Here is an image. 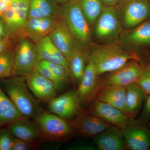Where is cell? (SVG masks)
Wrapping results in <instances>:
<instances>
[{"instance_id": "17", "label": "cell", "mask_w": 150, "mask_h": 150, "mask_svg": "<svg viewBox=\"0 0 150 150\" xmlns=\"http://www.w3.org/2000/svg\"><path fill=\"white\" fill-rule=\"evenodd\" d=\"M35 45L38 62L45 61L62 65L66 69L72 79L68 60L54 45L48 35Z\"/></svg>"}, {"instance_id": "32", "label": "cell", "mask_w": 150, "mask_h": 150, "mask_svg": "<svg viewBox=\"0 0 150 150\" xmlns=\"http://www.w3.org/2000/svg\"><path fill=\"white\" fill-rule=\"evenodd\" d=\"M14 137L8 129L0 130V150H12Z\"/></svg>"}, {"instance_id": "38", "label": "cell", "mask_w": 150, "mask_h": 150, "mask_svg": "<svg viewBox=\"0 0 150 150\" xmlns=\"http://www.w3.org/2000/svg\"><path fill=\"white\" fill-rule=\"evenodd\" d=\"M120 0H102L105 6H114Z\"/></svg>"}, {"instance_id": "1", "label": "cell", "mask_w": 150, "mask_h": 150, "mask_svg": "<svg viewBox=\"0 0 150 150\" xmlns=\"http://www.w3.org/2000/svg\"><path fill=\"white\" fill-rule=\"evenodd\" d=\"M132 60L141 61V57L124 49L118 41L93 43L88 52V61L93 63L99 76L113 71Z\"/></svg>"}, {"instance_id": "34", "label": "cell", "mask_w": 150, "mask_h": 150, "mask_svg": "<svg viewBox=\"0 0 150 150\" xmlns=\"http://www.w3.org/2000/svg\"><path fill=\"white\" fill-rule=\"evenodd\" d=\"M144 102L139 122L143 125L150 121V94L147 96Z\"/></svg>"}, {"instance_id": "8", "label": "cell", "mask_w": 150, "mask_h": 150, "mask_svg": "<svg viewBox=\"0 0 150 150\" xmlns=\"http://www.w3.org/2000/svg\"><path fill=\"white\" fill-rule=\"evenodd\" d=\"M17 41L13 75L26 76L36 69L38 63L35 44L25 36Z\"/></svg>"}, {"instance_id": "37", "label": "cell", "mask_w": 150, "mask_h": 150, "mask_svg": "<svg viewBox=\"0 0 150 150\" xmlns=\"http://www.w3.org/2000/svg\"><path fill=\"white\" fill-rule=\"evenodd\" d=\"M8 37L6 26L1 17L0 16V38Z\"/></svg>"}, {"instance_id": "33", "label": "cell", "mask_w": 150, "mask_h": 150, "mask_svg": "<svg viewBox=\"0 0 150 150\" xmlns=\"http://www.w3.org/2000/svg\"><path fill=\"white\" fill-rule=\"evenodd\" d=\"M136 83L147 96L150 94V71L146 67Z\"/></svg>"}, {"instance_id": "35", "label": "cell", "mask_w": 150, "mask_h": 150, "mask_svg": "<svg viewBox=\"0 0 150 150\" xmlns=\"http://www.w3.org/2000/svg\"><path fill=\"white\" fill-rule=\"evenodd\" d=\"M13 39L8 37L0 38V54L11 49Z\"/></svg>"}, {"instance_id": "3", "label": "cell", "mask_w": 150, "mask_h": 150, "mask_svg": "<svg viewBox=\"0 0 150 150\" xmlns=\"http://www.w3.org/2000/svg\"><path fill=\"white\" fill-rule=\"evenodd\" d=\"M2 82L6 93L23 117L34 119L43 110L30 90L25 76H17Z\"/></svg>"}, {"instance_id": "14", "label": "cell", "mask_w": 150, "mask_h": 150, "mask_svg": "<svg viewBox=\"0 0 150 150\" xmlns=\"http://www.w3.org/2000/svg\"><path fill=\"white\" fill-rule=\"evenodd\" d=\"M75 131L86 137H94L111 125L88 112H81L69 121Z\"/></svg>"}, {"instance_id": "29", "label": "cell", "mask_w": 150, "mask_h": 150, "mask_svg": "<svg viewBox=\"0 0 150 150\" xmlns=\"http://www.w3.org/2000/svg\"><path fill=\"white\" fill-rule=\"evenodd\" d=\"M36 69L40 74L54 84L58 92L62 90L68 84L56 76L47 67L42 64L40 62L38 63Z\"/></svg>"}, {"instance_id": "12", "label": "cell", "mask_w": 150, "mask_h": 150, "mask_svg": "<svg viewBox=\"0 0 150 150\" xmlns=\"http://www.w3.org/2000/svg\"><path fill=\"white\" fill-rule=\"evenodd\" d=\"M92 101L88 112L111 126H117L123 130L128 126L130 122L129 116L123 111L96 98Z\"/></svg>"}, {"instance_id": "24", "label": "cell", "mask_w": 150, "mask_h": 150, "mask_svg": "<svg viewBox=\"0 0 150 150\" xmlns=\"http://www.w3.org/2000/svg\"><path fill=\"white\" fill-rule=\"evenodd\" d=\"M126 89V114L134 118L140 111L147 95L136 83L127 86Z\"/></svg>"}, {"instance_id": "20", "label": "cell", "mask_w": 150, "mask_h": 150, "mask_svg": "<svg viewBox=\"0 0 150 150\" xmlns=\"http://www.w3.org/2000/svg\"><path fill=\"white\" fill-rule=\"evenodd\" d=\"M94 141L100 150H123L126 149L123 129L110 126L94 137Z\"/></svg>"}, {"instance_id": "28", "label": "cell", "mask_w": 150, "mask_h": 150, "mask_svg": "<svg viewBox=\"0 0 150 150\" xmlns=\"http://www.w3.org/2000/svg\"><path fill=\"white\" fill-rule=\"evenodd\" d=\"M15 50L11 49L0 54V78H8L13 75Z\"/></svg>"}, {"instance_id": "23", "label": "cell", "mask_w": 150, "mask_h": 150, "mask_svg": "<svg viewBox=\"0 0 150 150\" xmlns=\"http://www.w3.org/2000/svg\"><path fill=\"white\" fill-rule=\"evenodd\" d=\"M28 19L61 15L62 6L54 0H28Z\"/></svg>"}, {"instance_id": "27", "label": "cell", "mask_w": 150, "mask_h": 150, "mask_svg": "<svg viewBox=\"0 0 150 150\" xmlns=\"http://www.w3.org/2000/svg\"><path fill=\"white\" fill-rule=\"evenodd\" d=\"M82 11L92 26L102 13L105 6L102 0H78Z\"/></svg>"}, {"instance_id": "36", "label": "cell", "mask_w": 150, "mask_h": 150, "mask_svg": "<svg viewBox=\"0 0 150 150\" xmlns=\"http://www.w3.org/2000/svg\"><path fill=\"white\" fill-rule=\"evenodd\" d=\"M12 0H0V16L4 14L8 8Z\"/></svg>"}, {"instance_id": "25", "label": "cell", "mask_w": 150, "mask_h": 150, "mask_svg": "<svg viewBox=\"0 0 150 150\" xmlns=\"http://www.w3.org/2000/svg\"><path fill=\"white\" fill-rule=\"evenodd\" d=\"M23 117L0 87V127Z\"/></svg>"}, {"instance_id": "13", "label": "cell", "mask_w": 150, "mask_h": 150, "mask_svg": "<svg viewBox=\"0 0 150 150\" xmlns=\"http://www.w3.org/2000/svg\"><path fill=\"white\" fill-rule=\"evenodd\" d=\"M61 20V15L28 19L25 30L24 36L34 44L49 35Z\"/></svg>"}, {"instance_id": "18", "label": "cell", "mask_w": 150, "mask_h": 150, "mask_svg": "<svg viewBox=\"0 0 150 150\" xmlns=\"http://www.w3.org/2000/svg\"><path fill=\"white\" fill-rule=\"evenodd\" d=\"M48 36L68 61L75 51H82L78 47L62 18L59 24Z\"/></svg>"}, {"instance_id": "16", "label": "cell", "mask_w": 150, "mask_h": 150, "mask_svg": "<svg viewBox=\"0 0 150 150\" xmlns=\"http://www.w3.org/2000/svg\"><path fill=\"white\" fill-rule=\"evenodd\" d=\"M25 77L30 90L37 99L48 103L56 96L58 91L54 84L40 74L36 69Z\"/></svg>"}, {"instance_id": "4", "label": "cell", "mask_w": 150, "mask_h": 150, "mask_svg": "<svg viewBox=\"0 0 150 150\" xmlns=\"http://www.w3.org/2000/svg\"><path fill=\"white\" fill-rule=\"evenodd\" d=\"M93 40L96 43L118 41L123 29L115 6H105L91 27Z\"/></svg>"}, {"instance_id": "7", "label": "cell", "mask_w": 150, "mask_h": 150, "mask_svg": "<svg viewBox=\"0 0 150 150\" xmlns=\"http://www.w3.org/2000/svg\"><path fill=\"white\" fill-rule=\"evenodd\" d=\"M28 11V0L12 1L8 8L1 16L8 37L17 40L24 36Z\"/></svg>"}, {"instance_id": "31", "label": "cell", "mask_w": 150, "mask_h": 150, "mask_svg": "<svg viewBox=\"0 0 150 150\" xmlns=\"http://www.w3.org/2000/svg\"><path fill=\"white\" fill-rule=\"evenodd\" d=\"M39 141H30L20 139L14 137L12 150H30L36 149L39 146Z\"/></svg>"}, {"instance_id": "21", "label": "cell", "mask_w": 150, "mask_h": 150, "mask_svg": "<svg viewBox=\"0 0 150 150\" xmlns=\"http://www.w3.org/2000/svg\"><path fill=\"white\" fill-rule=\"evenodd\" d=\"M8 130L14 138L30 141H40L41 135L35 121L29 118H20L9 124Z\"/></svg>"}, {"instance_id": "9", "label": "cell", "mask_w": 150, "mask_h": 150, "mask_svg": "<svg viewBox=\"0 0 150 150\" xmlns=\"http://www.w3.org/2000/svg\"><path fill=\"white\" fill-rule=\"evenodd\" d=\"M145 69V67L141 64L140 61H129L119 69L108 73L101 80H98L96 93L100 89L105 86L113 85L126 87L135 83Z\"/></svg>"}, {"instance_id": "5", "label": "cell", "mask_w": 150, "mask_h": 150, "mask_svg": "<svg viewBox=\"0 0 150 150\" xmlns=\"http://www.w3.org/2000/svg\"><path fill=\"white\" fill-rule=\"evenodd\" d=\"M34 119L40 130L41 141H66L75 131L69 121L51 112L42 110Z\"/></svg>"}, {"instance_id": "6", "label": "cell", "mask_w": 150, "mask_h": 150, "mask_svg": "<svg viewBox=\"0 0 150 150\" xmlns=\"http://www.w3.org/2000/svg\"><path fill=\"white\" fill-rule=\"evenodd\" d=\"M114 6L123 30L133 29L150 18V0H120Z\"/></svg>"}, {"instance_id": "11", "label": "cell", "mask_w": 150, "mask_h": 150, "mask_svg": "<svg viewBox=\"0 0 150 150\" xmlns=\"http://www.w3.org/2000/svg\"><path fill=\"white\" fill-rule=\"evenodd\" d=\"M81 104L76 91H71L52 98L48 108L51 113L70 121L80 112Z\"/></svg>"}, {"instance_id": "40", "label": "cell", "mask_w": 150, "mask_h": 150, "mask_svg": "<svg viewBox=\"0 0 150 150\" xmlns=\"http://www.w3.org/2000/svg\"><path fill=\"white\" fill-rule=\"evenodd\" d=\"M146 69L149 70V71H150V63L149 65L147 66L146 67Z\"/></svg>"}, {"instance_id": "39", "label": "cell", "mask_w": 150, "mask_h": 150, "mask_svg": "<svg viewBox=\"0 0 150 150\" xmlns=\"http://www.w3.org/2000/svg\"><path fill=\"white\" fill-rule=\"evenodd\" d=\"M54 1L58 4L62 6L66 4V3L71 1H74V0H54Z\"/></svg>"}, {"instance_id": "15", "label": "cell", "mask_w": 150, "mask_h": 150, "mask_svg": "<svg viewBox=\"0 0 150 150\" xmlns=\"http://www.w3.org/2000/svg\"><path fill=\"white\" fill-rule=\"evenodd\" d=\"M140 122L129 123L123 129L126 147L131 150L150 149V131Z\"/></svg>"}, {"instance_id": "2", "label": "cell", "mask_w": 150, "mask_h": 150, "mask_svg": "<svg viewBox=\"0 0 150 150\" xmlns=\"http://www.w3.org/2000/svg\"><path fill=\"white\" fill-rule=\"evenodd\" d=\"M61 18L78 47L88 52L93 44L91 27L84 16L78 0L62 6Z\"/></svg>"}, {"instance_id": "41", "label": "cell", "mask_w": 150, "mask_h": 150, "mask_svg": "<svg viewBox=\"0 0 150 150\" xmlns=\"http://www.w3.org/2000/svg\"><path fill=\"white\" fill-rule=\"evenodd\" d=\"M148 126L149 128L150 129V121L148 122Z\"/></svg>"}, {"instance_id": "30", "label": "cell", "mask_w": 150, "mask_h": 150, "mask_svg": "<svg viewBox=\"0 0 150 150\" xmlns=\"http://www.w3.org/2000/svg\"><path fill=\"white\" fill-rule=\"evenodd\" d=\"M38 62L47 67L56 76L65 81L68 84H70L71 78L66 69L62 65L45 61H41Z\"/></svg>"}, {"instance_id": "22", "label": "cell", "mask_w": 150, "mask_h": 150, "mask_svg": "<svg viewBox=\"0 0 150 150\" xmlns=\"http://www.w3.org/2000/svg\"><path fill=\"white\" fill-rule=\"evenodd\" d=\"M94 98L108 103L126 114L125 87L113 85L103 87L97 92Z\"/></svg>"}, {"instance_id": "19", "label": "cell", "mask_w": 150, "mask_h": 150, "mask_svg": "<svg viewBox=\"0 0 150 150\" xmlns=\"http://www.w3.org/2000/svg\"><path fill=\"white\" fill-rule=\"evenodd\" d=\"M98 76L93 63L88 61L83 76L76 91L81 103H89L94 99Z\"/></svg>"}, {"instance_id": "26", "label": "cell", "mask_w": 150, "mask_h": 150, "mask_svg": "<svg viewBox=\"0 0 150 150\" xmlns=\"http://www.w3.org/2000/svg\"><path fill=\"white\" fill-rule=\"evenodd\" d=\"M88 62V52L75 51L68 60L72 79L79 83L83 76Z\"/></svg>"}, {"instance_id": "10", "label": "cell", "mask_w": 150, "mask_h": 150, "mask_svg": "<svg viewBox=\"0 0 150 150\" xmlns=\"http://www.w3.org/2000/svg\"><path fill=\"white\" fill-rule=\"evenodd\" d=\"M118 42L124 49L139 56L150 49V18L133 29L123 30Z\"/></svg>"}]
</instances>
